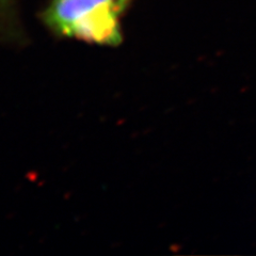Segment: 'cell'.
Listing matches in <instances>:
<instances>
[{"instance_id": "obj_1", "label": "cell", "mask_w": 256, "mask_h": 256, "mask_svg": "<svg viewBox=\"0 0 256 256\" xmlns=\"http://www.w3.org/2000/svg\"><path fill=\"white\" fill-rule=\"evenodd\" d=\"M130 0H52L43 18L59 36L86 43L116 46L122 42L120 16Z\"/></svg>"}, {"instance_id": "obj_2", "label": "cell", "mask_w": 256, "mask_h": 256, "mask_svg": "<svg viewBox=\"0 0 256 256\" xmlns=\"http://www.w3.org/2000/svg\"><path fill=\"white\" fill-rule=\"evenodd\" d=\"M6 2V0H0V6H2V4H4Z\"/></svg>"}]
</instances>
